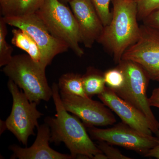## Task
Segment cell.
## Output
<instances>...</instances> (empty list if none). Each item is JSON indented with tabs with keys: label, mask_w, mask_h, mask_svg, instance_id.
Wrapping results in <instances>:
<instances>
[{
	"label": "cell",
	"mask_w": 159,
	"mask_h": 159,
	"mask_svg": "<svg viewBox=\"0 0 159 159\" xmlns=\"http://www.w3.org/2000/svg\"><path fill=\"white\" fill-rule=\"evenodd\" d=\"M51 87L56 114L45 119L51 129L50 142L64 143L73 159H93L95 155L102 152L91 140L84 124L65 108L57 84L54 83Z\"/></svg>",
	"instance_id": "obj_1"
},
{
	"label": "cell",
	"mask_w": 159,
	"mask_h": 159,
	"mask_svg": "<svg viewBox=\"0 0 159 159\" xmlns=\"http://www.w3.org/2000/svg\"><path fill=\"white\" fill-rule=\"evenodd\" d=\"M113 6L110 23L104 27L97 42L113 56L119 64L125 51L139 39L138 5L136 0H111Z\"/></svg>",
	"instance_id": "obj_2"
},
{
	"label": "cell",
	"mask_w": 159,
	"mask_h": 159,
	"mask_svg": "<svg viewBox=\"0 0 159 159\" xmlns=\"http://www.w3.org/2000/svg\"><path fill=\"white\" fill-rule=\"evenodd\" d=\"M46 69L34 62L28 54L15 55L4 66L3 71L24 91L30 102L48 101L53 97V90L49 86Z\"/></svg>",
	"instance_id": "obj_3"
},
{
	"label": "cell",
	"mask_w": 159,
	"mask_h": 159,
	"mask_svg": "<svg viewBox=\"0 0 159 159\" xmlns=\"http://www.w3.org/2000/svg\"><path fill=\"white\" fill-rule=\"evenodd\" d=\"M36 13L53 36L65 43L78 57H82L84 53L80 46L81 34L71 9L59 0H45Z\"/></svg>",
	"instance_id": "obj_4"
},
{
	"label": "cell",
	"mask_w": 159,
	"mask_h": 159,
	"mask_svg": "<svg viewBox=\"0 0 159 159\" xmlns=\"http://www.w3.org/2000/svg\"><path fill=\"white\" fill-rule=\"evenodd\" d=\"M118 67L124 74L125 84L122 89L114 91L145 115L155 134L159 129V122L152 113L146 94L149 77L141 66L131 61L122 60Z\"/></svg>",
	"instance_id": "obj_5"
},
{
	"label": "cell",
	"mask_w": 159,
	"mask_h": 159,
	"mask_svg": "<svg viewBox=\"0 0 159 159\" xmlns=\"http://www.w3.org/2000/svg\"><path fill=\"white\" fill-rule=\"evenodd\" d=\"M8 87L13 102L11 114L3 122L6 129L13 134L19 142L27 145L29 137L35 134L34 129L39 126L38 119L43 115L37 110L38 104L30 102L11 80L9 79Z\"/></svg>",
	"instance_id": "obj_6"
},
{
	"label": "cell",
	"mask_w": 159,
	"mask_h": 159,
	"mask_svg": "<svg viewBox=\"0 0 159 159\" xmlns=\"http://www.w3.org/2000/svg\"><path fill=\"white\" fill-rule=\"evenodd\" d=\"M8 25L25 31L39 47L45 67L55 56L69 49L65 43L57 39L49 31L36 13L22 17H3Z\"/></svg>",
	"instance_id": "obj_7"
},
{
	"label": "cell",
	"mask_w": 159,
	"mask_h": 159,
	"mask_svg": "<svg viewBox=\"0 0 159 159\" xmlns=\"http://www.w3.org/2000/svg\"><path fill=\"white\" fill-rule=\"evenodd\" d=\"M87 127L92 139L134 151L144 156L158 142L157 137L142 134L123 122L107 129Z\"/></svg>",
	"instance_id": "obj_8"
},
{
	"label": "cell",
	"mask_w": 159,
	"mask_h": 159,
	"mask_svg": "<svg viewBox=\"0 0 159 159\" xmlns=\"http://www.w3.org/2000/svg\"><path fill=\"white\" fill-rule=\"evenodd\" d=\"M122 60L137 63L150 80L159 82V32L146 25L140 26L139 39L125 51Z\"/></svg>",
	"instance_id": "obj_9"
},
{
	"label": "cell",
	"mask_w": 159,
	"mask_h": 159,
	"mask_svg": "<svg viewBox=\"0 0 159 159\" xmlns=\"http://www.w3.org/2000/svg\"><path fill=\"white\" fill-rule=\"evenodd\" d=\"M65 108L81 119L87 126H103L112 125L116 119L110 109L104 103L90 97H83L60 92Z\"/></svg>",
	"instance_id": "obj_10"
},
{
	"label": "cell",
	"mask_w": 159,
	"mask_h": 159,
	"mask_svg": "<svg viewBox=\"0 0 159 159\" xmlns=\"http://www.w3.org/2000/svg\"><path fill=\"white\" fill-rule=\"evenodd\" d=\"M104 105L119 116L123 123L147 135H152V131L147 118L135 107L118 96L116 92L106 87L98 95Z\"/></svg>",
	"instance_id": "obj_11"
},
{
	"label": "cell",
	"mask_w": 159,
	"mask_h": 159,
	"mask_svg": "<svg viewBox=\"0 0 159 159\" xmlns=\"http://www.w3.org/2000/svg\"><path fill=\"white\" fill-rule=\"evenodd\" d=\"M69 4L78 24L82 43L90 48L98 41L104 26L91 0H73Z\"/></svg>",
	"instance_id": "obj_12"
},
{
	"label": "cell",
	"mask_w": 159,
	"mask_h": 159,
	"mask_svg": "<svg viewBox=\"0 0 159 159\" xmlns=\"http://www.w3.org/2000/svg\"><path fill=\"white\" fill-rule=\"evenodd\" d=\"M37 135L33 145L29 148H21L17 145L10 146L13 152L11 159H72L71 155L60 153L49 145L51 129L46 122L37 127Z\"/></svg>",
	"instance_id": "obj_13"
},
{
	"label": "cell",
	"mask_w": 159,
	"mask_h": 159,
	"mask_svg": "<svg viewBox=\"0 0 159 159\" xmlns=\"http://www.w3.org/2000/svg\"><path fill=\"white\" fill-rule=\"evenodd\" d=\"M45 0H6L1 2L3 17H22L34 14Z\"/></svg>",
	"instance_id": "obj_14"
},
{
	"label": "cell",
	"mask_w": 159,
	"mask_h": 159,
	"mask_svg": "<svg viewBox=\"0 0 159 159\" xmlns=\"http://www.w3.org/2000/svg\"><path fill=\"white\" fill-rule=\"evenodd\" d=\"M84 91L88 97L91 98L94 95L102 93L105 89V82L103 74L94 68H89L82 76Z\"/></svg>",
	"instance_id": "obj_15"
},
{
	"label": "cell",
	"mask_w": 159,
	"mask_h": 159,
	"mask_svg": "<svg viewBox=\"0 0 159 159\" xmlns=\"http://www.w3.org/2000/svg\"><path fill=\"white\" fill-rule=\"evenodd\" d=\"M60 92L83 97H89L84 88L82 75L74 73L63 74L58 80L57 84Z\"/></svg>",
	"instance_id": "obj_16"
},
{
	"label": "cell",
	"mask_w": 159,
	"mask_h": 159,
	"mask_svg": "<svg viewBox=\"0 0 159 159\" xmlns=\"http://www.w3.org/2000/svg\"><path fill=\"white\" fill-rule=\"evenodd\" d=\"M7 24L3 17L0 19V66H5L12 59L13 48L6 41Z\"/></svg>",
	"instance_id": "obj_17"
},
{
	"label": "cell",
	"mask_w": 159,
	"mask_h": 159,
	"mask_svg": "<svg viewBox=\"0 0 159 159\" xmlns=\"http://www.w3.org/2000/svg\"><path fill=\"white\" fill-rule=\"evenodd\" d=\"M103 77L107 87L114 91L118 90L124 86L125 76L119 67L106 71L103 74Z\"/></svg>",
	"instance_id": "obj_18"
},
{
	"label": "cell",
	"mask_w": 159,
	"mask_h": 159,
	"mask_svg": "<svg viewBox=\"0 0 159 159\" xmlns=\"http://www.w3.org/2000/svg\"><path fill=\"white\" fill-rule=\"evenodd\" d=\"M11 43L15 46L21 49L28 54L34 39L27 32L16 28L12 30Z\"/></svg>",
	"instance_id": "obj_19"
},
{
	"label": "cell",
	"mask_w": 159,
	"mask_h": 159,
	"mask_svg": "<svg viewBox=\"0 0 159 159\" xmlns=\"http://www.w3.org/2000/svg\"><path fill=\"white\" fill-rule=\"evenodd\" d=\"M96 9L104 27L110 23L112 16V12L109 9L111 0H91Z\"/></svg>",
	"instance_id": "obj_20"
},
{
	"label": "cell",
	"mask_w": 159,
	"mask_h": 159,
	"mask_svg": "<svg viewBox=\"0 0 159 159\" xmlns=\"http://www.w3.org/2000/svg\"><path fill=\"white\" fill-rule=\"evenodd\" d=\"M138 18L143 20L152 12L159 9V0H138Z\"/></svg>",
	"instance_id": "obj_21"
},
{
	"label": "cell",
	"mask_w": 159,
	"mask_h": 159,
	"mask_svg": "<svg viewBox=\"0 0 159 159\" xmlns=\"http://www.w3.org/2000/svg\"><path fill=\"white\" fill-rule=\"evenodd\" d=\"M98 148L108 158V159H130L131 158L122 154L119 149L104 141H98Z\"/></svg>",
	"instance_id": "obj_22"
},
{
	"label": "cell",
	"mask_w": 159,
	"mask_h": 159,
	"mask_svg": "<svg viewBox=\"0 0 159 159\" xmlns=\"http://www.w3.org/2000/svg\"><path fill=\"white\" fill-rule=\"evenodd\" d=\"M142 21L143 24L159 32V9L151 13Z\"/></svg>",
	"instance_id": "obj_23"
},
{
	"label": "cell",
	"mask_w": 159,
	"mask_h": 159,
	"mask_svg": "<svg viewBox=\"0 0 159 159\" xmlns=\"http://www.w3.org/2000/svg\"><path fill=\"white\" fill-rule=\"evenodd\" d=\"M148 102L151 107L159 109V86L152 91L151 96L148 98Z\"/></svg>",
	"instance_id": "obj_24"
},
{
	"label": "cell",
	"mask_w": 159,
	"mask_h": 159,
	"mask_svg": "<svg viewBox=\"0 0 159 159\" xmlns=\"http://www.w3.org/2000/svg\"><path fill=\"white\" fill-rule=\"evenodd\" d=\"M158 139V142L155 146L148 151L147 153L144 155L146 157H153L159 159V129L155 133Z\"/></svg>",
	"instance_id": "obj_25"
},
{
	"label": "cell",
	"mask_w": 159,
	"mask_h": 159,
	"mask_svg": "<svg viewBox=\"0 0 159 159\" xmlns=\"http://www.w3.org/2000/svg\"><path fill=\"white\" fill-rule=\"evenodd\" d=\"M94 159H108L107 157L103 152H100L95 155L94 156Z\"/></svg>",
	"instance_id": "obj_26"
},
{
	"label": "cell",
	"mask_w": 159,
	"mask_h": 159,
	"mask_svg": "<svg viewBox=\"0 0 159 159\" xmlns=\"http://www.w3.org/2000/svg\"><path fill=\"white\" fill-rule=\"evenodd\" d=\"M61 2H62L64 3H70V2H71V1H73V0H59Z\"/></svg>",
	"instance_id": "obj_27"
},
{
	"label": "cell",
	"mask_w": 159,
	"mask_h": 159,
	"mask_svg": "<svg viewBox=\"0 0 159 159\" xmlns=\"http://www.w3.org/2000/svg\"><path fill=\"white\" fill-rule=\"evenodd\" d=\"M5 1H6V0H0V3L2 2H4Z\"/></svg>",
	"instance_id": "obj_28"
},
{
	"label": "cell",
	"mask_w": 159,
	"mask_h": 159,
	"mask_svg": "<svg viewBox=\"0 0 159 159\" xmlns=\"http://www.w3.org/2000/svg\"><path fill=\"white\" fill-rule=\"evenodd\" d=\"M136 1H138V0H136Z\"/></svg>",
	"instance_id": "obj_29"
}]
</instances>
